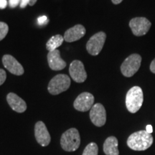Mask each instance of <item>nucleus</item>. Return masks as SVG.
<instances>
[{
	"mask_svg": "<svg viewBox=\"0 0 155 155\" xmlns=\"http://www.w3.org/2000/svg\"><path fill=\"white\" fill-rule=\"evenodd\" d=\"M153 137L147 131H139L133 133L127 139V145L135 151H144L152 146Z\"/></svg>",
	"mask_w": 155,
	"mask_h": 155,
	"instance_id": "nucleus-1",
	"label": "nucleus"
},
{
	"mask_svg": "<svg viewBox=\"0 0 155 155\" xmlns=\"http://www.w3.org/2000/svg\"><path fill=\"white\" fill-rule=\"evenodd\" d=\"M144 101L142 89L139 86H134L129 90L126 96V106L130 113L135 114L140 109Z\"/></svg>",
	"mask_w": 155,
	"mask_h": 155,
	"instance_id": "nucleus-2",
	"label": "nucleus"
},
{
	"mask_svg": "<svg viewBox=\"0 0 155 155\" xmlns=\"http://www.w3.org/2000/svg\"><path fill=\"white\" fill-rule=\"evenodd\" d=\"M81 144V137L78 131L71 128L65 131L61 139L62 148L66 152H74L78 149Z\"/></svg>",
	"mask_w": 155,
	"mask_h": 155,
	"instance_id": "nucleus-3",
	"label": "nucleus"
},
{
	"mask_svg": "<svg viewBox=\"0 0 155 155\" xmlns=\"http://www.w3.org/2000/svg\"><path fill=\"white\" fill-rule=\"evenodd\" d=\"M71 86V78L68 75L59 74L51 79L48 86L50 94L58 95L67 91Z\"/></svg>",
	"mask_w": 155,
	"mask_h": 155,
	"instance_id": "nucleus-4",
	"label": "nucleus"
},
{
	"mask_svg": "<svg viewBox=\"0 0 155 155\" xmlns=\"http://www.w3.org/2000/svg\"><path fill=\"white\" fill-rule=\"evenodd\" d=\"M141 56L139 54H131L127 57L121 65V71L125 77H132L139 71L141 63Z\"/></svg>",
	"mask_w": 155,
	"mask_h": 155,
	"instance_id": "nucleus-5",
	"label": "nucleus"
},
{
	"mask_svg": "<svg viewBox=\"0 0 155 155\" xmlns=\"http://www.w3.org/2000/svg\"><path fill=\"white\" fill-rule=\"evenodd\" d=\"M106 34L104 32H97L89 39L86 44V50L90 55L96 56L101 53L106 42Z\"/></svg>",
	"mask_w": 155,
	"mask_h": 155,
	"instance_id": "nucleus-6",
	"label": "nucleus"
},
{
	"mask_svg": "<svg viewBox=\"0 0 155 155\" xmlns=\"http://www.w3.org/2000/svg\"><path fill=\"white\" fill-rule=\"evenodd\" d=\"M152 23L146 17H134L131 19L129 22V27H130L132 33L135 36L139 37L145 35L149 30H150Z\"/></svg>",
	"mask_w": 155,
	"mask_h": 155,
	"instance_id": "nucleus-7",
	"label": "nucleus"
},
{
	"mask_svg": "<svg viewBox=\"0 0 155 155\" xmlns=\"http://www.w3.org/2000/svg\"><path fill=\"white\" fill-rule=\"evenodd\" d=\"M94 96L88 92H83L77 97L73 103V106L79 111L86 112L91 109L94 106Z\"/></svg>",
	"mask_w": 155,
	"mask_h": 155,
	"instance_id": "nucleus-8",
	"label": "nucleus"
},
{
	"mask_svg": "<svg viewBox=\"0 0 155 155\" xmlns=\"http://www.w3.org/2000/svg\"><path fill=\"white\" fill-rule=\"evenodd\" d=\"M90 119L92 123L98 127H103L106 121V112L101 104H96L90 110Z\"/></svg>",
	"mask_w": 155,
	"mask_h": 155,
	"instance_id": "nucleus-9",
	"label": "nucleus"
},
{
	"mask_svg": "<svg viewBox=\"0 0 155 155\" xmlns=\"http://www.w3.org/2000/svg\"><path fill=\"white\" fill-rule=\"evenodd\" d=\"M69 73L71 78L76 83H83L87 78V73L84 65L80 61H73L69 68Z\"/></svg>",
	"mask_w": 155,
	"mask_h": 155,
	"instance_id": "nucleus-10",
	"label": "nucleus"
},
{
	"mask_svg": "<svg viewBox=\"0 0 155 155\" xmlns=\"http://www.w3.org/2000/svg\"><path fill=\"white\" fill-rule=\"evenodd\" d=\"M35 136L38 144L42 147L48 146L51 140L47 127L42 121H38L36 123L35 127Z\"/></svg>",
	"mask_w": 155,
	"mask_h": 155,
	"instance_id": "nucleus-11",
	"label": "nucleus"
},
{
	"mask_svg": "<svg viewBox=\"0 0 155 155\" xmlns=\"http://www.w3.org/2000/svg\"><path fill=\"white\" fill-rule=\"evenodd\" d=\"M2 63L5 68L14 75H22L25 72L22 65L10 55H5L3 56Z\"/></svg>",
	"mask_w": 155,
	"mask_h": 155,
	"instance_id": "nucleus-12",
	"label": "nucleus"
},
{
	"mask_svg": "<svg viewBox=\"0 0 155 155\" xmlns=\"http://www.w3.org/2000/svg\"><path fill=\"white\" fill-rule=\"evenodd\" d=\"M48 61L50 68L53 71H61L66 66V63L61 58V53L58 50L48 53Z\"/></svg>",
	"mask_w": 155,
	"mask_h": 155,
	"instance_id": "nucleus-13",
	"label": "nucleus"
},
{
	"mask_svg": "<svg viewBox=\"0 0 155 155\" xmlns=\"http://www.w3.org/2000/svg\"><path fill=\"white\" fill-rule=\"evenodd\" d=\"M86 34V28L82 25H76L65 32L64 40L68 42L77 41L82 38Z\"/></svg>",
	"mask_w": 155,
	"mask_h": 155,
	"instance_id": "nucleus-14",
	"label": "nucleus"
},
{
	"mask_svg": "<svg viewBox=\"0 0 155 155\" xmlns=\"http://www.w3.org/2000/svg\"><path fill=\"white\" fill-rule=\"evenodd\" d=\"M7 101L10 107L17 113H23L26 111L27 104L22 98L14 93H9L7 96Z\"/></svg>",
	"mask_w": 155,
	"mask_h": 155,
	"instance_id": "nucleus-15",
	"label": "nucleus"
},
{
	"mask_svg": "<svg viewBox=\"0 0 155 155\" xmlns=\"http://www.w3.org/2000/svg\"><path fill=\"white\" fill-rule=\"evenodd\" d=\"M104 152L106 155H119L118 139L115 137H109L104 144Z\"/></svg>",
	"mask_w": 155,
	"mask_h": 155,
	"instance_id": "nucleus-16",
	"label": "nucleus"
},
{
	"mask_svg": "<svg viewBox=\"0 0 155 155\" xmlns=\"http://www.w3.org/2000/svg\"><path fill=\"white\" fill-rule=\"evenodd\" d=\"M64 40V37L61 35H56L50 38L47 43H46V48L49 52L57 50V48L63 44Z\"/></svg>",
	"mask_w": 155,
	"mask_h": 155,
	"instance_id": "nucleus-17",
	"label": "nucleus"
},
{
	"mask_svg": "<svg viewBox=\"0 0 155 155\" xmlns=\"http://www.w3.org/2000/svg\"><path fill=\"white\" fill-rule=\"evenodd\" d=\"M98 147L94 142L88 144L85 148L82 155H98Z\"/></svg>",
	"mask_w": 155,
	"mask_h": 155,
	"instance_id": "nucleus-18",
	"label": "nucleus"
},
{
	"mask_svg": "<svg viewBox=\"0 0 155 155\" xmlns=\"http://www.w3.org/2000/svg\"><path fill=\"white\" fill-rule=\"evenodd\" d=\"M9 31L8 25L5 22H0V41L5 38Z\"/></svg>",
	"mask_w": 155,
	"mask_h": 155,
	"instance_id": "nucleus-19",
	"label": "nucleus"
},
{
	"mask_svg": "<svg viewBox=\"0 0 155 155\" xmlns=\"http://www.w3.org/2000/svg\"><path fill=\"white\" fill-rule=\"evenodd\" d=\"M48 22V17L46 16H45V15H43V16L40 17L38 19V23L39 25H40V26H42V25H46Z\"/></svg>",
	"mask_w": 155,
	"mask_h": 155,
	"instance_id": "nucleus-20",
	"label": "nucleus"
},
{
	"mask_svg": "<svg viewBox=\"0 0 155 155\" xmlns=\"http://www.w3.org/2000/svg\"><path fill=\"white\" fill-rule=\"evenodd\" d=\"M7 78V74L3 69L0 68V86L3 84Z\"/></svg>",
	"mask_w": 155,
	"mask_h": 155,
	"instance_id": "nucleus-21",
	"label": "nucleus"
},
{
	"mask_svg": "<svg viewBox=\"0 0 155 155\" xmlns=\"http://www.w3.org/2000/svg\"><path fill=\"white\" fill-rule=\"evenodd\" d=\"M21 0H9V5L11 8H15L20 3Z\"/></svg>",
	"mask_w": 155,
	"mask_h": 155,
	"instance_id": "nucleus-22",
	"label": "nucleus"
},
{
	"mask_svg": "<svg viewBox=\"0 0 155 155\" xmlns=\"http://www.w3.org/2000/svg\"><path fill=\"white\" fill-rule=\"evenodd\" d=\"M30 0H21L20 1V7L21 8H25L27 5H29Z\"/></svg>",
	"mask_w": 155,
	"mask_h": 155,
	"instance_id": "nucleus-23",
	"label": "nucleus"
},
{
	"mask_svg": "<svg viewBox=\"0 0 155 155\" xmlns=\"http://www.w3.org/2000/svg\"><path fill=\"white\" fill-rule=\"evenodd\" d=\"M7 0H0V9H4L7 7Z\"/></svg>",
	"mask_w": 155,
	"mask_h": 155,
	"instance_id": "nucleus-24",
	"label": "nucleus"
},
{
	"mask_svg": "<svg viewBox=\"0 0 155 155\" xmlns=\"http://www.w3.org/2000/svg\"><path fill=\"white\" fill-rule=\"evenodd\" d=\"M150 68L151 72L155 74V58L152 61V63H151Z\"/></svg>",
	"mask_w": 155,
	"mask_h": 155,
	"instance_id": "nucleus-25",
	"label": "nucleus"
},
{
	"mask_svg": "<svg viewBox=\"0 0 155 155\" xmlns=\"http://www.w3.org/2000/svg\"><path fill=\"white\" fill-rule=\"evenodd\" d=\"M146 131L149 134H152L153 131V128L152 125H147L146 127Z\"/></svg>",
	"mask_w": 155,
	"mask_h": 155,
	"instance_id": "nucleus-26",
	"label": "nucleus"
},
{
	"mask_svg": "<svg viewBox=\"0 0 155 155\" xmlns=\"http://www.w3.org/2000/svg\"><path fill=\"white\" fill-rule=\"evenodd\" d=\"M111 1L114 5H119V4L121 3L123 0H111Z\"/></svg>",
	"mask_w": 155,
	"mask_h": 155,
	"instance_id": "nucleus-27",
	"label": "nucleus"
},
{
	"mask_svg": "<svg viewBox=\"0 0 155 155\" xmlns=\"http://www.w3.org/2000/svg\"><path fill=\"white\" fill-rule=\"evenodd\" d=\"M37 1H38V0H30V3H29V5H30V6L35 5V3L37 2Z\"/></svg>",
	"mask_w": 155,
	"mask_h": 155,
	"instance_id": "nucleus-28",
	"label": "nucleus"
}]
</instances>
